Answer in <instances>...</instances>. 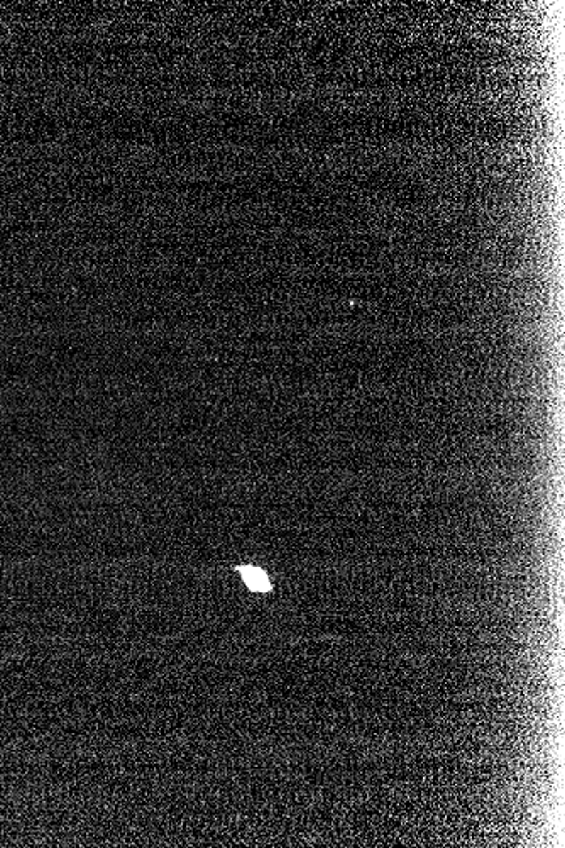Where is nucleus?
I'll use <instances>...</instances> for the list:
<instances>
[{
  "label": "nucleus",
  "mask_w": 565,
  "mask_h": 848,
  "mask_svg": "<svg viewBox=\"0 0 565 848\" xmlns=\"http://www.w3.org/2000/svg\"><path fill=\"white\" fill-rule=\"evenodd\" d=\"M237 571L241 572L242 580L247 584L251 591H258V593H268L271 591V581H269L268 574L261 567L254 565H239Z\"/></svg>",
  "instance_id": "nucleus-1"
}]
</instances>
